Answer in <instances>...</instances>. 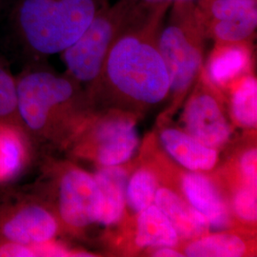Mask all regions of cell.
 Wrapping results in <instances>:
<instances>
[{
  "label": "cell",
  "mask_w": 257,
  "mask_h": 257,
  "mask_svg": "<svg viewBox=\"0 0 257 257\" xmlns=\"http://www.w3.org/2000/svg\"><path fill=\"white\" fill-rule=\"evenodd\" d=\"M203 27L206 37L215 43L249 42L256 32L257 12L237 19L211 21Z\"/></svg>",
  "instance_id": "obj_19"
},
{
  "label": "cell",
  "mask_w": 257,
  "mask_h": 257,
  "mask_svg": "<svg viewBox=\"0 0 257 257\" xmlns=\"http://www.w3.org/2000/svg\"><path fill=\"white\" fill-rule=\"evenodd\" d=\"M35 152L36 146L20 122L0 120V188L25 174Z\"/></svg>",
  "instance_id": "obj_10"
},
{
  "label": "cell",
  "mask_w": 257,
  "mask_h": 257,
  "mask_svg": "<svg viewBox=\"0 0 257 257\" xmlns=\"http://www.w3.org/2000/svg\"><path fill=\"white\" fill-rule=\"evenodd\" d=\"M74 153L100 167L127 163L138 151L139 137L135 119L125 112H113L89 120L73 145Z\"/></svg>",
  "instance_id": "obj_8"
},
{
  "label": "cell",
  "mask_w": 257,
  "mask_h": 257,
  "mask_svg": "<svg viewBox=\"0 0 257 257\" xmlns=\"http://www.w3.org/2000/svg\"><path fill=\"white\" fill-rule=\"evenodd\" d=\"M93 177L101 193L98 223L111 226L119 222L126 209L128 172L122 165L100 167Z\"/></svg>",
  "instance_id": "obj_15"
},
{
  "label": "cell",
  "mask_w": 257,
  "mask_h": 257,
  "mask_svg": "<svg viewBox=\"0 0 257 257\" xmlns=\"http://www.w3.org/2000/svg\"><path fill=\"white\" fill-rule=\"evenodd\" d=\"M230 106L231 118L239 127L253 128L257 124V81L252 74H247L231 83Z\"/></svg>",
  "instance_id": "obj_17"
},
{
  "label": "cell",
  "mask_w": 257,
  "mask_h": 257,
  "mask_svg": "<svg viewBox=\"0 0 257 257\" xmlns=\"http://www.w3.org/2000/svg\"><path fill=\"white\" fill-rule=\"evenodd\" d=\"M202 24L237 19L257 12V0H195Z\"/></svg>",
  "instance_id": "obj_21"
},
{
  "label": "cell",
  "mask_w": 257,
  "mask_h": 257,
  "mask_svg": "<svg viewBox=\"0 0 257 257\" xmlns=\"http://www.w3.org/2000/svg\"><path fill=\"white\" fill-rule=\"evenodd\" d=\"M249 42L215 43L202 72L218 90L228 89L239 77L250 73Z\"/></svg>",
  "instance_id": "obj_12"
},
{
  "label": "cell",
  "mask_w": 257,
  "mask_h": 257,
  "mask_svg": "<svg viewBox=\"0 0 257 257\" xmlns=\"http://www.w3.org/2000/svg\"><path fill=\"white\" fill-rule=\"evenodd\" d=\"M184 197L205 217L210 229L223 230L231 224V212L216 185L199 172H187L181 178Z\"/></svg>",
  "instance_id": "obj_11"
},
{
  "label": "cell",
  "mask_w": 257,
  "mask_h": 257,
  "mask_svg": "<svg viewBox=\"0 0 257 257\" xmlns=\"http://www.w3.org/2000/svg\"><path fill=\"white\" fill-rule=\"evenodd\" d=\"M19 120L38 144L69 147L89 121L87 93L68 74L28 65L17 76Z\"/></svg>",
  "instance_id": "obj_2"
},
{
  "label": "cell",
  "mask_w": 257,
  "mask_h": 257,
  "mask_svg": "<svg viewBox=\"0 0 257 257\" xmlns=\"http://www.w3.org/2000/svg\"><path fill=\"white\" fill-rule=\"evenodd\" d=\"M48 182H39L29 191L55 212L62 230L77 233L98 223L101 193L92 174L71 163L48 168Z\"/></svg>",
  "instance_id": "obj_5"
},
{
  "label": "cell",
  "mask_w": 257,
  "mask_h": 257,
  "mask_svg": "<svg viewBox=\"0 0 257 257\" xmlns=\"http://www.w3.org/2000/svg\"><path fill=\"white\" fill-rule=\"evenodd\" d=\"M247 248V243L238 235L216 232L191 240L183 253L190 257H240L246 254Z\"/></svg>",
  "instance_id": "obj_18"
},
{
  "label": "cell",
  "mask_w": 257,
  "mask_h": 257,
  "mask_svg": "<svg viewBox=\"0 0 257 257\" xmlns=\"http://www.w3.org/2000/svg\"><path fill=\"white\" fill-rule=\"evenodd\" d=\"M62 230L55 212L30 191H7L0 196V240L40 245Z\"/></svg>",
  "instance_id": "obj_7"
},
{
  "label": "cell",
  "mask_w": 257,
  "mask_h": 257,
  "mask_svg": "<svg viewBox=\"0 0 257 257\" xmlns=\"http://www.w3.org/2000/svg\"><path fill=\"white\" fill-rule=\"evenodd\" d=\"M197 85L186 103L183 113L184 131L208 147L218 150L231 135V126L226 117L217 91L200 72Z\"/></svg>",
  "instance_id": "obj_9"
},
{
  "label": "cell",
  "mask_w": 257,
  "mask_h": 257,
  "mask_svg": "<svg viewBox=\"0 0 257 257\" xmlns=\"http://www.w3.org/2000/svg\"><path fill=\"white\" fill-rule=\"evenodd\" d=\"M160 141L167 154L190 172H209L218 161V150L204 145L183 130L163 128Z\"/></svg>",
  "instance_id": "obj_13"
},
{
  "label": "cell",
  "mask_w": 257,
  "mask_h": 257,
  "mask_svg": "<svg viewBox=\"0 0 257 257\" xmlns=\"http://www.w3.org/2000/svg\"><path fill=\"white\" fill-rule=\"evenodd\" d=\"M102 0H0V37L28 57L61 54L92 22Z\"/></svg>",
  "instance_id": "obj_3"
},
{
  "label": "cell",
  "mask_w": 257,
  "mask_h": 257,
  "mask_svg": "<svg viewBox=\"0 0 257 257\" xmlns=\"http://www.w3.org/2000/svg\"><path fill=\"white\" fill-rule=\"evenodd\" d=\"M256 189L257 187L240 184L232 195L231 211L245 223L256 222Z\"/></svg>",
  "instance_id": "obj_23"
},
{
  "label": "cell",
  "mask_w": 257,
  "mask_h": 257,
  "mask_svg": "<svg viewBox=\"0 0 257 257\" xmlns=\"http://www.w3.org/2000/svg\"><path fill=\"white\" fill-rule=\"evenodd\" d=\"M155 205L172 223L179 239L193 240L208 233L210 226L205 217L173 190L158 187Z\"/></svg>",
  "instance_id": "obj_14"
},
{
  "label": "cell",
  "mask_w": 257,
  "mask_h": 257,
  "mask_svg": "<svg viewBox=\"0 0 257 257\" xmlns=\"http://www.w3.org/2000/svg\"><path fill=\"white\" fill-rule=\"evenodd\" d=\"M132 9L130 0H118L112 5L105 3L82 35L61 53L67 74L81 87H87V95L97 82L110 47L126 24Z\"/></svg>",
  "instance_id": "obj_6"
},
{
  "label": "cell",
  "mask_w": 257,
  "mask_h": 257,
  "mask_svg": "<svg viewBox=\"0 0 257 257\" xmlns=\"http://www.w3.org/2000/svg\"><path fill=\"white\" fill-rule=\"evenodd\" d=\"M134 6L138 8L153 9L160 6H172L175 2L180 1H195V0H130Z\"/></svg>",
  "instance_id": "obj_25"
},
{
  "label": "cell",
  "mask_w": 257,
  "mask_h": 257,
  "mask_svg": "<svg viewBox=\"0 0 257 257\" xmlns=\"http://www.w3.org/2000/svg\"><path fill=\"white\" fill-rule=\"evenodd\" d=\"M0 120L20 122L17 76L0 61Z\"/></svg>",
  "instance_id": "obj_22"
},
{
  "label": "cell",
  "mask_w": 257,
  "mask_h": 257,
  "mask_svg": "<svg viewBox=\"0 0 257 257\" xmlns=\"http://www.w3.org/2000/svg\"><path fill=\"white\" fill-rule=\"evenodd\" d=\"M158 189L157 176L147 167L138 169L128 178L126 188V206L134 213L140 212L155 204Z\"/></svg>",
  "instance_id": "obj_20"
},
{
  "label": "cell",
  "mask_w": 257,
  "mask_h": 257,
  "mask_svg": "<svg viewBox=\"0 0 257 257\" xmlns=\"http://www.w3.org/2000/svg\"><path fill=\"white\" fill-rule=\"evenodd\" d=\"M170 7L145 9L133 5L89 95L105 87L139 105H156L165 100L170 94V78L158 49V36Z\"/></svg>",
  "instance_id": "obj_1"
},
{
  "label": "cell",
  "mask_w": 257,
  "mask_h": 257,
  "mask_svg": "<svg viewBox=\"0 0 257 257\" xmlns=\"http://www.w3.org/2000/svg\"><path fill=\"white\" fill-rule=\"evenodd\" d=\"M179 240L174 226L156 205L153 204L138 212L136 231V245L138 248H175Z\"/></svg>",
  "instance_id": "obj_16"
},
{
  "label": "cell",
  "mask_w": 257,
  "mask_h": 257,
  "mask_svg": "<svg viewBox=\"0 0 257 257\" xmlns=\"http://www.w3.org/2000/svg\"><path fill=\"white\" fill-rule=\"evenodd\" d=\"M256 148H250L239 157L238 174L241 184L257 187Z\"/></svg>",
  "instance_id": "obj_24"
},
{
  "label": "cell",
  "mask_w": 257,
  "mask_h": 257,
  "mask_svg": "<svg viewBox=\"0 0 257 257\" xmlns=\"http://www.w3.org/2000/svg\"><path fill=\"white\" fill-rule=\"evenodd\" d=\"M152 255L159 257H183L185 254L174 247H159L152 249Z\"/></svg>",
  "instance_id": "obj_26"
},
{
  "label": "cell",
  "mask_w": 257,
  "mask_h": 257,
  "mask_svg": "<svg viewBox=\"0 0 257 257\" xmlns=\"http://www.w3.org/2000/svg\"><path fill=\"white\" fill-rule=\"evenodd\" d=\"M158 36V49L170 78V93L183 97L202 70L206 34L195 1L175 2Z\"/></svg>",
  "instance_id": "obj_4"
}]
</instances>
